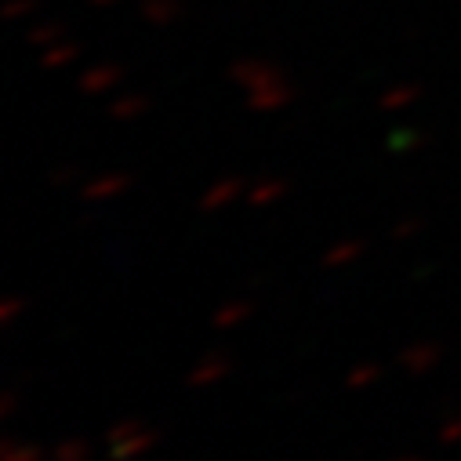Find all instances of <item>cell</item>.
Instances as JSON below:
<instances>
[{
    "label": "cell",
    "mask_w": 461,
    "mask_h": 461,
    "mask_svg": "<svg viewBox=\"0 0 461 461\" xmlns=\"http://www.w3.org/2000/svg\"><path fill=\"white\" fill-rule=\"evenodd\" d=\"M396 461H425V457H414V454H407V457H396Z\"/></svg>",
    "instance_id": "obj_26"
},
{
    "label": "cell",
    "mask_w": 461,
    "mask_h": 461,
    "mask_svg": "<svg viewBox=\"0 0 461 461\" xmlns=\"http://www.w3.org/2000/svg\"><path fill=\"white\" fill-rule=\"evenodd\" d=\"M41 457H44V450L37 443H15V450L5 461H41Z\"/></svg>",
    "instance_id": "obj_20"
},
{
    "label": "cell",
    "mask_w": 461,
    "mask_h": 461,
    "mask_svg": "<svg viewBox=\"0 0 461 461\" xmlns=\"http://www.w3.org/2000/svg\"><path fill=\"white\" fill-rule=\"evenodd\" d=\"M23 312H26V298L23 294H5V298H0V327L15 323Z\"/></svg>",
    "instance_id": "obj_18"
},
{
    "label": "cell",
    "mask_w": 461,
    "mask_h": 461,
    "mask_svg": "<svg viewBox=\"0 0 461 461\" xmlns=\"http://www.w3.org/2000/svg\"><path fill=\"white\" fill-rule=\"evenodd\" d=\"M121 80H124V69H121V66L98 62V66H91V69L80 73V91H84V95H105V91L117 87Z\"/></svg>",
    "instance_id": "obj_4"
},
{
    "label": "cell",
    "mask_w": 461,
    "mask_h": 461,
    "mask_svg": "<svg viewBox=\"0 0 461 461\" xmlns=\"http://www.w3.org/2000/svg\"><path fill=\"white\" fill-rule=\"evenodd\" d=\"M443 360V345L439 341H411L400 353V367L407 375H429L436 371V364Z\"/></svg>",
    "instance_id": "obj_2"
},
{
    "label": "cell",
    "mask_w": 461,
    "mask_h": 461,
    "mask_svg": "<svg viewBox=\"0 0 461 461\" xmlns=\"http://www.w3.org/2000/svg\"><path fill=\"white\" fill-rule=\"evenodd\" d=\"M77 55H80V48L73 44V41H55L51 48H44L41 51V69H62V66H69V62H77Z\"/></svg>",
    "instance_id": "obj_11"
},
{
    "label": "cell",
    "mask_w": 461,
    "mask_h": 461,
    "mask_svg": "<svg viewBox=\"0 0 461 461\" xmlns=\"http://www.w3.org/2000/svg\"><path fill=\"white\" fill-rule=\"evenodd\" d=\"M411 233H418V221H403V225L396 229V240H403V237H411Z\"/></svg>",
    "instance_id": "obj_24"
},
{
    "label": "cell",
    "mask_w": 461,
    "mask_h": 461,
    "mask_svg": "<svg viewBox=\"0 0 461 461\" xmlns=\"http://www.w3.org/2000/svg\"><path fill=\"white\" fill-rule=\"evenodd\" d=\"M360 255H364V240H341V244H334V248L323 251L320 266L323 269H345V266H353Z\"/></svg>",
    "instance_id": "obj_9"
},
{
    "label": "cell",
    "mask_w": 461,
    "mask_h": 461,
    "mask_svg": "<svg viewBox=\"0 0 461 461\" xmlns=\"http://www.w3.org/2000/svg\"><path fill=\"white\" fill-rule=\"evenodd\" d=\"M51 182H55V185H84L77 167H59V171L51 175Z\"/></svg>",
    "instance_id": "obj_22"
},
{
    "label": "cell",
    "mask_w": 461,
    "mask_h": 461,
    "mask_svg": "<svg viewBox=\"0 0 461 461\" xmlns=\"http://www.w3.org/2000/svg\"><path fill=\"white\" fill-rule=\"evenodd\" d=\"M12 450H15V439H12L8 432H0V461H5Z\"/></svg>",
    "instance_id": "obj_23"
},
{
    "label": "cell",
    "mask_w": 461,
    "mask_h": 461,
    "mask_svg": "<svg viewBox=\"0 0 461 461\" xmlns=\"http://www.w3.org/2000/svg\"><path fill=\"white\" fill-rule=\"evenodd\" d=\"M128 189H131V175H124V171H105V175L87 178V182L80 185V196H84L87 203H105V200H113V196L128 193Z\"/></svg>",
    "instance_id": "obj_1"
},
{
    "label": "cell",
    "mask_w": 461,
    "mask_h": 461,
    "mask_svg": "<svg viewBox=\"0 0 461 461\" xmlns=\"http://www.w3.org/2000/svg\"><path fill=\"white\" fill-rule=\"evenodd\" d=\"M229 375H233V360L221 357V353H207V357L185 375V385H189V389H207V385L225 382Z\"/></svg>",
    "instance_id": "obj_3"
},
{
    "label": "cell",
    "mask_w": 461,
    "mask_h": 461,
    "mask_svg": "<svg viewBox=\"0 0 461 461\" xmlns=\"http://www.w3.org/2000/svg\"><path fill=\"white\" fill-rule=\"evenodd\" d=\"M87 5H95V8H109V5H117V0H87Z\"/></svg>",
    "instance_id": "obj_25"
},
{
    "label": "cell",
    "mask_w": 461,
    "mask_h": 461,
    "mask_svg": "<svg viewBox=\"0 0 461 461\" xmlns=\"http://www.w3.org/2000/svg\"><path fill=\"white\" fill-rule=\"evenodd\" d=\"M62 37H66V26H62V23H55V19L33 23V26H30V33H26V41H30L37 51L51 48V44H55V41H62Z\"/></svg>",
    "instance_id": "obj_12"
},
{
    "label": "cell",
    "mask_w": 461,
    "mask_h": 461,
    "mask_svg": "<svg viewBox=\"0 0 461 461\" xmlns=\"http://www.w3.org/2000/svg\"><path fill=\"white\" fill-rule=\"evenodd\" d=\"M436 439H439L443 447H457V443H461V414H454V418L439 421V429H436Z\"/></svg>",
    "instance_id": "obj_19"
},
{
    "label": "cell",
    "mask_w": 461,
    "mask_h": 461,
    "mask_svg": "<svg viewBox=\"0 0 461 461\" xmlns=\"http://www.w3.org/2000/svg\"><path fill=\"white\" fill-rule=\"evenodd\" d=\"M37 12V0H5L0 5V23H30Z\"/></svg>",
    "instance_id": "obj_15"
},
{
    "label": "cell",
    "mask_w": 461,
    "mask_h": 461,
    "mask_svg": "<svg viewBox=\"0 0 461 461\" xmlns=\"http://www.w3.org/2000/svg\"><path fill=\"white\" fill-rule=\"evenodd\" d=\"M139 12H142V19L153 23V26H171V23H178V19L185 15L182 0H142Z\"/></svg>",
    "instance_id": "obj_8"
},
{
    "label": "cell",
    "mask_w": 461,
    "mask_h": 461,
    "mask_svg": "<svg viewBox=\"0 0 461 461\" xmlns=\"http://www.w3.org/2000/svg\"><path fill=\"white\" fill-rule=\"evenodd\" d=\"M51 461H91V443L84 436H66L51 450Z\"/></svg>",
    "instance_id": "obj_13"
},
{
    "label": "cell",
    "mask_w": 461,
    "mask_h": 461,
    "mask_svg": "<svg viewBox=\"0 0 461 461\" xmlns=\"http://www.w3.org/2000/svg\"><path fill=\"white\" fill-rule=\"evenodd\" d=\"M251 312H255V305H251V302H244V298L225 302V305H218V309L211 312V327H214V330H233V327L248 323V320H251Z\"/></svg>",
    "instance_id": "obj_7"
},
{
    "label": "cell",
    "mask_w": 461,
    "mask_h": 461,
    "mask_svg": "<svg viewBox=\"0 0 461 461\" xmlns=\"http://www.w3.org/2000/svg\"><path fill=\"white\" fill-rule=\"evenodd\" d=\"M240 193H244V182H240V178H218L214 185L203 189L200 207H203V211H221V207L233 203Z\"/></svg>",
    "instance_id": "obj_6"
},
{
    "label": "cell",
    "mask_w": 461,
    "mask_h": 461,
    "mask_svg": "<svg viewBox=\"0 0 461 461\" xmlns=\"http://www.w3.org/2000/svg\"><path fill=\"white\" fill-rule=\"evenodd\" d=\"M146 109H149V98L139 95V91H131V95H121V98L109 102V117L113 121H139Z\"/></svg>",
    "instance_id": "obj_10"
},
{
    "label": "cell",
    "mask_w": 461,
    "mask_h": 461,
    "mask_svg": "<svg viewBox=\"0 0 461 461\" xmlns=\"http://www.w3.org/2000/svg\"><path fill=\"white\" fill-rule=\"evenodd\" d=\"M382 364H357L349 375H345V385H349L353 393H360V389H371V385H378L382 382Z\"/></svg>",
    "instance_id": "obj_14"
},
{
    "label": "cell",
    "mask_w": 461,
    "mask_h": 461,
    "mask_svg": "<svg viewBox=\"0 0 461 461\" xmlns=\"http://www.w3.org/2000/svg\"><path fill=\"white\" fill-rule=\"evenodd\" d=\"M284 182H258L251 193H248V200L255 203V207H269V203H276L280 196H284Z\"/></svg>",
    "instance_id": "obj_16"
},
{
    "label": "cell",
    "mask_w": 461,
    "mask_h": 461,
    "mask_svg": "<svg viewBox=\"0 0 461 461\" xmlns=\"http://www.w3.org/2000/svg\"><path fill=\"white\" fill-rule=\"evenodd\" d=\"M139 429H146L139 418H121V421H113L109 429H105V443L113 447V443H121V439H128V436H135Z\"/></svg>",
    "instance_id": "obj_17"
},
{
    "label": "cell",
    "mask_w": 461,
    "mask_h": 461,
    "mask_svg": "<svg viewBox=\"0 0 461 461\" xmlns=\"http://www.w3.org/2000/svg\"><path fill=\"white\" fill-rule=\"evenodd\" d=\"M15 407H19V396H15L12 389H0V421L12 418V414H15Z\"/></svg>",
    "instance_id": "obj_21"
},
{
    "label": "cell",
    "mask_w": 461,
    "mask_h": 461,
    "mask_svg": "<svg viewBox=\"0 0 461 461\" xmlns=\"http://www.w3.org/2000/svg\"><path fill=\"white\" fill-rule=\"evenodd\" d=\"M157 443H160V432L146 425V429H139L135 436L113 443V447H109V461H135V457H142L146 450H153Z\"/></svg>",
    "instance_id": "obj_5"
}]
</instances>
